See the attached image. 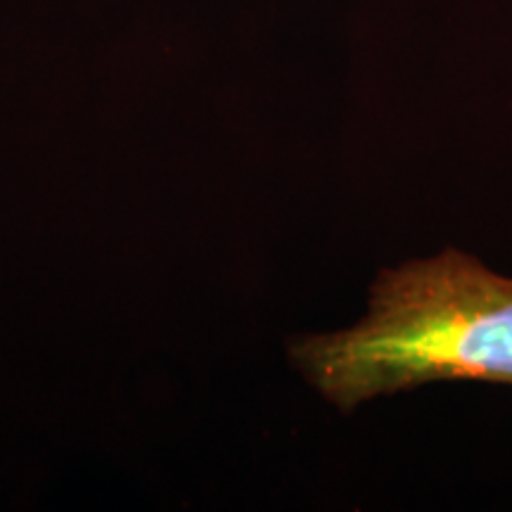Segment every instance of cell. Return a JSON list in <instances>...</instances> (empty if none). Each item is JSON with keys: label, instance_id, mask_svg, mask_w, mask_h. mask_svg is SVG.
<instances>
[{"label": "cell", "instance_id": "cell-1", "mask_svg": "<svg viewBox=\"0 0 512 512\" xmlns=\"http://www.w3.org/2000/svg\"><path fill=\"white\" fill-rule=\"evenodd\" d=\"M287 354L342 413L430 382L512 384V278L458 249L411 259L377 275L356 325L294 335Z\"/></svg>", "mask_w": 512, "mask_h": 512}]
</instances>
